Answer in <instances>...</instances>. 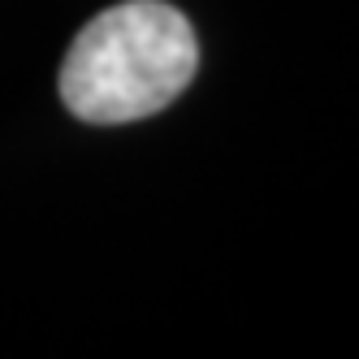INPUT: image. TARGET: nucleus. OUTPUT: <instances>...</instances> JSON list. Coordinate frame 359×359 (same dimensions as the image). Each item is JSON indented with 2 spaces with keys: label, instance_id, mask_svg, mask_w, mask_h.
Here are the masks:
<instances>
[{
  "label": "nucleus",
  "instance_id": "f257e3e1",
  "mask_svg": "<svg viewBox=\"0 0 359 359\" xmlns=\"http://www.w3.org/2000/svg\"><path fill=\"white\" fill-rule=\"evenodd\" d=\"M199 69V39L182 9L126 0L91 18L61 65L65 109L91 126H126L169 109Z\"/></svg>",
  "mask_w": 359,
  "mask_h": 359
}]
</instances>
